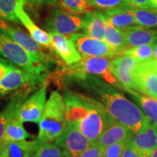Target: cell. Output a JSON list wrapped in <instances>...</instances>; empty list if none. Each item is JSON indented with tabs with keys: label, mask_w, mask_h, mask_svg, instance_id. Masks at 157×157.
Wrapping results in <instances>:
<instances>
[{
	"label": "cell",
	"mask_w": 157,
	"mask_h": 157,
	"mask_svg": "<svg viewBox=\"0 0 157 157\" xmlns=\"http://www.w3.org/2000/svg\"><path fill=\"white\" fill-rule=\"evenodd\" d=\"M0 31L21 45L37 60L47 64L48 56L43 52L40 44L21 29L16 28L6 22L5 20L0 18Z\"/></svg>",
	"instance_id": "obj_12"
},
{
	"label": "cell",
	"mask_w": 157,
	"mask_h": 157,
	"mask_svg": "<svg viewBox=\"0 0 157 157\" xmlns=\"http://www.w3.org/2000/svg\"><path fill=\"white\" fill-rule=\"evenodd\" d=\"M103 14L106 23L120 30L137 25L134 15L129 7L111 10Z\"/></svg>",
	"instance_id": "obj_22"
},
{
	"label": "cell",
	"mask_w": 157,
	"mask_h": 157,
	"mask_svg": "<svg viewBox=\"0 0 157 157\" xmlns=\"http://www.w3.org/2000/svg\"><path fill=\"white\" fill-rule=\"evenodd\" d=\"M25 0H0V18L15 23H20L16 11L21 5H24Z\"/></svg>",
	"instance_id": "obj_26"
},
{
	"label": "cell",
	"mask_w": 157,
	"mask_h": 157,
	"mask_svg": "<svg viewBox=\"0 0 157 157\" xmlns=\"http://www.w3.org/2000/svg\"><path fill=\"white\" fill-rule=\"evenodd\" d=\"M45 76H39L29 74L22 69L14 66L0 81V95L17 92L23 96H26L30 88L39 82H44ZM16 94V95H17Z\"/></svg>",
	"instance_id": "obj_6"
},
{
	"label": "cell",
	"mask_w": 157,
	"mask_h": 157,
	"mask_svg": "<svg viewBox=\"0 0 157 157\" xmlns=\"http://www.w3.org/2000/svg\"><path fill=\"white\" fill-rule=\"evenodd\" d=\"M130 9L137 25L146 28H157V10L153 9Z\"/></svg>",
	"instance_id": "obj_28"
},
{
	"label": "cell",
	"mask_w": 157,
	"mask_h": 157,
	"mask_svg": "<svg viewBox=\"0 0 157 157\" xmlns=\"http://www.w3.org/2000/svg\"><path fill=\"white\" fill-rule=\"evenodd\" d=\"M93 8L101 10H111L127 7L126 0H88Z\"/></svg>",
	"instance_id": "obj_32"
},
{
	"label": "cell",
	"mask_w": 157,
	"mask_h": 157,
	"mask_svg": "<svg viewBox=\"0 0 157 157\" xmlns=\"http://www.w3.org/2000/svg\"><path fill=\"white\" fill-rule=\"evenodd\" d=\"M23 7L24 5H21L16 11V15L18 17L20 22L26 28L30 34V36L34 39V41L42 46L48 47L50 48V36L49 33L39 28L33 22L31 17L25 13Z\"/></svg>",
	"instance_id": "obj_21"
},
{
	"label": "cell",
	"mask_w": 157,
	"mask_h": 157,
	"mask_svg": "<svg viewBox=\"0 0 157 157\" xmlns=\"http://www.w3.org/2000/svg\"><path fill=\"white\" fill-rule=\"evenodd\" d=\"M125 143V142H119L106 147L104 148L101 157H121Z\"/></svg>",
	"instance_id": "obj_33"
},
{
	"label": "cell",
	"mask_w": 157,
	"mask_h": 157,
	"mask_svg": "<svg viewBox=\"0 0 157 157\" xmlns=\"http://www.w3.org/2000/svg\"><path fill=\"white\" fill-rule=\"evenodd\" d=\"M58 1V0H25V2H28L31 5L36 6L46 5V4H53Z\"/></svg>",
	"instance_id": "obj_38"
},
{
	"label": "cell",
	"mask_w": 157,
	"mask_h": 157,
	"mask_svg": "<svg viewBox=\"0 0 157 157\" xmlns=\"http://www.w3.org/2000/svg\"><path fill=\"white\" fill-rule=\"evenodd\" d=\"M130 143L144 157H150L157 147V126L151 121L135 133Z\"/></svg>",
	"instance_id": "obj_16"
},
{
	"label": "cell",
	"mask_w": 157,
	"mask_h": 157,
	"mask_svg": "<svg viewBox=\"0 0 157 157\" xmlns=\"http://www.w3.org/2000/svg\"><path fill=\"white\" fill-rule=\"evenodd\" d=\"M67 124H76L83 118L93 105L94 99L68 90L63 95Z\"/></svg>",
	"instance_id": "obj_13"
},
{
	"label": "cell",
	"mask_w": 157,
	"mask_h": 157,
	"mask_svg": "<svg viewBox=\"0 0 157 157\" xmlns=\"http://www.w3.org/2000/svg\"><path fill=\"white\" fill-rule=\"evenodd\" d=\"M104 149L97 144L92 143L89 148L81 154L79 157H101Z\"/></svg>",
	"instance_id": "obj_35"
},
{
	"label": "cell",
	"mask_w": 157,
	"mask_h": 157,
	"mask_svg": "<svg viewBox=\"0 0 157 157\" xmlns=\"http://www.w3.org/2000/svg\"><path fill=\"white\" fill-rule=\"evenodd\" d=\"M154 9H157V0H151Z\"/></svg>",
	"instance_id": "obj_41"
},
{
	"label": "cell",
	"mask_w": 157,
	"mask_h": 157,
	"mask_svg": "<svg viewBox=\"0 0 157 157\" xmlns=\"http://www.w3.org/2000/svg\"><path fill=\"white\" fill-rule=\"evenodd\" d=\"M135 133L124 125L115 121L109 128L104 132L97 141V144L103 149L119 142L130 140Z\"/></svg>",
	"instance_id": "obj_20"
},
{
	"label": "cell",
	"mask_w": 157,
	"mask_h": 157,
	"mask_svg": "<svg viewBox=\"0 0 157 157\" xmlns=\"http://www.w3.org/2000/svg\"><path fill=\"white\" fill-rule=\"evenodd\" d=\"M151 64L157 70V60H154V59H151V60H149Z\"/></svg>",
	"instance_id": "obj_40"
},
{
	"label": "cell",
	"mask_w": 157,
	"mask_h": 157,
	"mask_svg": "<svg viewBox=\"0 0 157 157\" xmlns=\"http://www.w3.org/2000/svg\"><path fill=\"white\" fill-rule=\"evenodd\" d=\"M127 92L134 96L145 114L149 118L152 123L157 126V100L146 95H141L133 90H129Z\"/></svg>",
	"instance_id": "obj_25"
},
{
	"label": "cell",
	"mask_w": 157,
	"mask_h": 157,
	"mask_svg": "<svg viewBox=\"0 0 157 157\" xmlns=\"http://www.w3.org/2000/svg\"><path fill=\"white\" fill-rule=\"evenodd\" d=\"M140 62L134 58L121 56L111 60L110 70L118 82L121 84L123 90L135 89L134 71L135 67Z\"/></svg>",
	"instance_id": "obj_14"
},
{
	"label": "cell",
	"mask_w": 157,
	"mask_h": 157,
	"mask_svg": "<svg viewBox=\"0 0 157 157\" xmlns=\"http://www.w3.org/2000/svg\"><path fill=\"white\" fill-rule=\"evenodd\" d=\"M29 137L30 135L24 129L23 122H21L16 117L13 119L7 126L4 135L3 140L18 142V141L25 140Z\"/></svg>",
	"instance_id": "obj_27"
},
{
	"label": "cell",
	"mask_w": 157,
	"mask_h": 157,
	"mask_svg": "<svg viewBox=\"0 0 157 157\" xmlns=\"http://www.w3.org/2000/svg\"><path fill=\"white\" fill-rule=\"evenodd\" d=\"M84 87L93 90L116 121L137 133L151 122L141 109L108 84L100 82L92 76L77 82Z\"/></svg>",
	"instance_id": "obj_1"
},
{
	"label": "cell",
	"mask_w": 157,
	"mask_h": 157,
	"mask_svg": "<svg viewBox=\"0 0 157 157\" xmlns=\"http://www.w3.org/2000/svg\"><path fill=\"white\" fill-rule=\"evenodd\" d=\"M59 5L64 10L82 15L90 10H93V7L90 5L88 0H58Z\"/></svg>",
	"instance_id": "obj_29"
},
{
	"label": "cell",
	"mask_w": 157,
	"mask_h": 157,
	"mask_svg": "<svg viewBox=\"0 0 157 157\" xmlns=\"http://www.w3.org/2000/svg\"><path fill=\"white\" fill-rule=\"evenodd\" d=\"M25 96L17 94L12 98L7 106L0 113V142L3 140L6 129L10 121L17 117L18 110L24 102Z\"/></svg>",
	"instance_id": "obj_23"
},
{
	"label": "cell",
	"mask_w": 157,
	"mask_h": 157,
	"mask_svg": "<svg viewBox=\"0 0 157 157\" xmlns=\"http://www.w3.org/2000/svg\"><path fill=\"white\" fill-rule=\"evenodd\" d=\"M35 154L38 157H65L61 149L56 143L40 142L39 140H38Z\"/></svg>",
	"instance_id": "obj_31"
},
{
	"label": "cell",
	"mask_w": 157,
	"mask_h": 157,
	"mask_svg": "<svg viewBox=\"0 0 157 157\" xmlns=\"http://www.w3.org/2000/svg\"><path fill=\"white\" fill-rule=\"evenodd\" d=\"M39 124L37 140L40 142H52L60 137L67 127L66 105L63 97L53 91L45 103Z\"/></svg>",
	"instance_id": "obj_3"
},
{
	"label": "cell",
	"mask_w": 157,
	"mask_h": 157,
	"mask_svg": "<svg viewBox=\"0 0 157 157\" xmlns=\"http://www.w3.org/2000/svg\"><path fill=\"white\" fill-rule=\"evenodd\" d=\"M130 140L125 143L124 148L121 157H144L134 146H132Z\"/></svg>",
	"instance_id": "obj_36"
},
{
	"label": "cell",
	"mask_w": 157,
	"mask_h": 157,
	"mask_svg": "<svg viewBox=\"0 0 157 157\" xmlns=\"http://www.w3.org/2000/svg\"><path fill=\"white\" fill-rule=\"evenodd\" d=\"M104 41L120 56H123L124 52L129 48V45L120 29L109 23H106L105 25Z\"/></svg>",
	"instance_id": "obj_24"
},
{
	"label": "cell",
	"mask_w": 157,
	"mask_h": 157,
	"mask_svg": "<svg viewBox=\"0 0 157 157\" xmlns=\"http://www.w3.org/2000/svg\"><path fill=\"white\" fill-rule=\"evenodd\" d=\"M54 142L65 157H79L92 144L76 124H67L63 133Z\"/></svg>",
	"instance_id": "obj_9"
},
{
	"label": "cell",
	"mask_w": 157,
	"mask_h": 157,
	"mask_svg": "<svg viewBox=\"0 0 157 157\" xmlns=\"http://www.w3.org/2000/svg\"><path fill=\"white\" fill-rule=\"evenodd\" d=\"M127 7L135 9H154L151 0H126Z\"/></svg>",
	"instance_id": "obj_34"
},
{
	"label": "cell",
	"mask_w": 157,
	"mask_h": 157,
	"mask_svg": "<svg viewBox=\"0 0 157 157\" xmlns=\"http://www.w3.org/2000/svg\"><path fill=\"white\" fill-rule=\"evenodd\" d=\"M110 63L111 60L105 58L82 57L79 61L63 68L59 71L55 72L52 74V76L56 78H58L59 80L63 78L66 81L71 80L78 82L89 76H101L109 84L115 87H120L123 89L121 84L111 73Z\"/></svg>",
	"instance_id": "obj_2"
},
{
	"label": "cell",
	"mask_w": 157,
	"mask_h": 157,
	"mask_svg": "<svg viewBox=\"0 0 157 157\" xmlns=\"http://www.w3.org/2000/svg\"><path fill=\"white\" fill-rule=\"evenodd\" d=\"M0 56L27 73L45 76L46 64L31 55L17 42L0 31Z\"/></svg>",
	"instance_id": "obj_4"
},
{
	"label": "cell",
	"mask_w": 157,
	"mask_h": 157,
	"mask_svg": "<svg viewBox=\"0 0 157 157\" xmlns=\"http://www.w3.org/2000/svg\"><path fill=\"white\" fill-rule=\"evenodd\" d=\"M47 88L48 83L44 82L38 91L22 103L17 115L21 122L39 123L46 103Z\"/></svg>",
	"instance_id": "obj_10"
},
{
	"label": "cell",
	"mask_w": 157,
	"mask_h": 157,
	"mask_svg": "<svg viewBox=\"0 0 157 157\" xmlns=\"http://www.w3.org/2000/svg\"><path fill=\"white\" fill-rule=\"evenodd\" d=\"M150 157H157V147L154 149V151L152 152V154L151 155Z\"/></svg>",
	"instance_id": "obj_42"
},
{
	"label": "cell",
	"mask_w": 157,
	"mask_h": 157,
	"mask_svg": "<svg viewBox=\"0 0 157 157\" xmlns=\"http://www.w3.org/2000/svg\"><path fill=\"white\" fill-rule=\"evenodd\" d=\"M38 140L0 142V157H30L36 151Z\"/></svg>",
	"instance_id": "obj_18"
},
{
	"label": "cell",
	"mask_w": 157,
	"mask_h": 157,
	"mask_svg": "<svg viewBox=\"0 0 157 157\" xmlns=\"http://www.w3.org/2000/svg\"><path fill=\"white\" fill-rule=\"evenodd\" d=\"M45 28L48 32L69 35L82 31L84 26V17L66 10L55 9L51 11L45 21Z\"/></svg>",
	"instance_id": "obj_7"
},
{
	"label": "cell",
	"mask_w": 157,
	"mask_h": 157,
	"mask_svg": "<svg viewBox=\"0 0 157 157\" xmlns=\"http://www.w3.org/2000/svg\"><path fill=\"white\" fill-rule=\"evenodd\" d=\"M115 121L103 104L94 100L92 107L78 122V128L90 143H95Z\"/></svg>",
	"instance_id": "obj_5"
},
{
	"label": "cell",
	"mask_w": 157,
	"mask_h": 157,
	"mask_svg": "<svg viewBox=\"0 0 157 157\" xmlns=\"http://www.w3.org/2000/svg\"><path fill=\"white\" fill-rule=\"evenodd\" d=\"M123 56L134 58L140 61L151 60L154 59V45H143L128 48Z\"/></svg>",
	"instance_id": "obj_30"
},
{
	"label": "cell",
	"mask_w": 157,
	"mask_h": 157,
	"mask_svg": "<svg viewBox=\"0 0 157 157\" xmlns=\"http://www.w3.org/2000/svg\"><path fill=\"white\" fill-rule=\"evenodd\" d=\"M134 90L157 100V70L150 61H140L134 71Z\"/></svg>",
	"instance_id": "obj_11"
},
{
	"label": "cell",
	"mask_w": 157,
	"mask_h": 157,
	"mask_svg": "<svg viewBox=\"0 0 157 157\" xmlns=\"http://www.w3.org/2000/svg\"><path fill=\"white\" fill-rule=\"evenodd\" d=\"M69 37L76 50L83 58L100 57L114 58L120 56L117 51L111 48L104 40L90 37L82 33H74L69 35Z\"/></svg>",
	"instance_id": "obj_8"
},
{
	"label": "cell",
	"mask_w": 157,
	"mask_h": 157,
	"mask_svg": "<svg viewBox=\"0 0 157 157\" xmlns=\"http://www.w3.org/2000/svg\"><path fill=\"white\" fill-rule=\"evenodd\" d=\"M154 59L157 60V43L154 45Z\"/></svg>",
	"instance_id": "obj_39"
},
{
	"label": "cell",
	"mask_w": 157,
	"mask_h": 157,
	"mask_svg": "<svg viewBox=\"0 0 157 157\" xmlns=\"http://www.w3.org/2000/svg\"><path fill=\"white\" fill-rule=\"evenodd\" d=\"M83 17L84 26L82 34L104 40L106 22L103 13L97 10H90L84 14Z\"/></svg>",
	"instance_id": "obj_19"
},
{
	"label": "cell",
	"mask_w": 157,
	"mask_h": 157,
	"mask_svg": "<svg viewBox=\"0 0 157 157\" xmlns=\"http://www.w3.org/2000/svg\"><path fill=\"white\" fill-rule=\"evenodd\" d=\"M129 47H138L157 43V31L143 28L140 25H133L121 29Z\"/></svg>",
	"instance_id": "obj_17"
},
{
	"label": "cell",
	"mask_w": 157,
	"mask_h": 157,
	"mask_svg": "<svg viewBox=\"0 0 157 157\" xmlns=\"http://www.w3.org/2000/svg\"><path fill=\"white\" fill-rule=\"evenodd\" d=\"M30 157H38V156H37V155L34 153V154H33V155H31V156Z\"/></svg>",
	"instance_id": "obj_43"
},
{
	"label": "cell",
	"mask_w": 157,
	"mask_h": 157,
	"mask_svg": "<svg viewBox=\"0 0 157 157\" xmlns=\"http://www.w3.org/2000/svg\"><path fill=\"white\" fill-rule=\"evenodd\" d=\"M15 66L9 60L0 58V81L5 77V76Z\"/></svg>",
	"instance_id": "obj_37"
},
{
	"label": "cell",
	"mask_w": 157,
	"mask_h": 157,
	"mask_svg": "<svg viewBox=\"0 0 157 157\" xmlns=\"http://www.w3.org/2000/svg\"><path fill=\"white\" fill-rule=\"evenodd\" d=\"M50 36V48L68 66L79 61L82 56L74 47L69 36L48 32Z\"/></svg>",
	"instance_id": "obj_15"
}]
</instances>
